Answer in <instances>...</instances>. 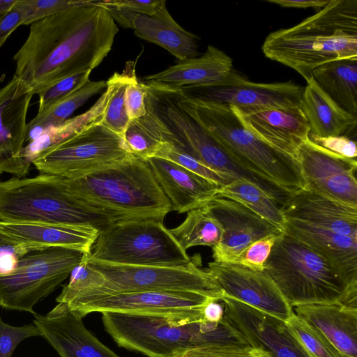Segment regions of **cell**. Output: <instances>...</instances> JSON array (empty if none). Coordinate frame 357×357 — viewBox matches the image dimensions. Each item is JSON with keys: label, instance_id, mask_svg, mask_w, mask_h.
Listing matches in <instances>:
<instances>
[{"label": "cell", "instance_id": "6da1fadb", "mask_svg": "<svg viewBox=\"0 0 357 357\" xmlns=\"http://www.w3.org/2000/svg\"><path fill=\"white\" fill-rule=\"evenodd\" d=\"M118 31L108 10L96 0L38 20L30 25L13 56L14 75L38 94L64 78L97 68Z\"/></svg>", "mask_w": 357, "mask_h": 357}, {"label": "cell", "instance_id": "7a4b0ae2", "mask_svg": "<svg viewBox=\"0 0 357 357\" xmlns=\"http://www.w3.org/2000/svg\"><path fill=\"white\" fill-rule=\"evenodd\" d=\"M61 179L75 201L114 223L142 219L163 221L172 211L147 160L132 154L83 176Z\"/></svg>", "mask_w": 357, "mask_h": 357}, {"label": "cell", "instance_id": "3957f363", "mask_svg": "<svg viewBox=\"0 0 357 357\" xmlns=\"http://www.w3.org/2000/svg\"><path fill=\"white\" fill-rule=\"evenodd\" d=\"M261 50L266 57L294 69L306 82L326 63L357 59V1L330 0L298 24L270 33Z\"/></svg>", "mask_w": 357, "mask_h": 357}, {"label": "cell", "instance_id": "277c9868", "mask_svg": "<svg viewBox=\"0 0 357 357\" xmlns=\"http://www.w3.org/2000/svg\"><path fill=\"white\" fill-rule=\"evenodd\" d=\"M172 90L178 105L220 142L244 169L291 194L305 188L297 159L250 131L233 107L192 99L179 89Z\"/></svg>", "mask_w": 357, "mask_h": 357}, {"label": "cell", "instance_id": "5b68a950", "mask_svg": "<svg viewBox=\"0 0 357 357\" xmlns=\"http://www.w3.org/2000/svg\"><path fill=\"white\" fill-rule=\"evenodd\" d=\"M105 331L121 347L147 357H175L186 350L220 344L250 346L224 317L183 322L163 317L102 312Z\"/></svg>", "mask_w": 357, "mask_h": 357}, {"label": "cell", "instance_id": "8992f818", "mask_svg": "<svg viewBox=\"0 0 357 357\" xmlns=\"http://www.w3.org/2000/svg\"><path fill=\"white\" fill-rule=\"evenodd\" d=\"M264 271L291 307L307 304L357 307V284L350 283L323 256L285 232L275 241Z\"/></svg>", "mask_w": 357, "mask_h": 357}, {"label": "cell", "instance_id": "52a82bcc", "mask_svg": "<svg viewBox=\"0 0 357 357\" xmlns=\"http://www.w3.org/2000/svg\"><path fill=\"white\" fill-rule=\"evenodd\" d=\"M0 222L89 226L99 231L114 223L75 201L60 176L44 174L0 181Z\"/></svg>", "mask_w": 357, "mask_h": 357}, {"label": "cell", "instance_id": "ba28073f", "mask_svg": "<svg viewBox=\"0 0 357 357\" xmlns=\"http://www.w3.org/2000/svg\"><path fill=\"white\" fill-rule=\"evenodd\" d=\"M87 258L127 266H184L192 261L163 221L112 223L99 231Z\"/></svg>", "mask_w": 357, "mask_h": 357}, {"label": "cell", "instance_id": "9c48e42d", "mask_svg": "<svg viewBox=\"0 0 357 357\" xmlns=\"http://www.w3.org/2000/svg\"><path fill=\"white\" fill-rule=\"evenodd\" d=\"M87 254L63 247H47L20 256L13 269L0 275V305L36 314L33 307L53 292Z\"/></svg>", "mask_w": 357, "mask_h": 357}, {"label": "cell", "instance_id": "30bf717a", "mask_svg": "<svg viewBox=\"0 0 357 357\" xmlns=\"http://www.w3.org/2000/svg\"><path fill=\"white\" fill-rule=\"evenodd\" d=\"M213 301L217 300L193 291H109L91 288L77 294L66 304L82 318L92 312H108L192 322L204 319V308Z\"/></svg>", "mask_w": 357, "mask_h": 357}, {"label": "cell", "instance_id": "8fae6325", "mask_svg": "<svg viewBox=\"0 0 357 357\" xmlns=\"http://www.w3.org/2000/svg\"><path fill=\"white\" fill-rule=\"evenodd\" d=\"M130 155L124 139L98 123L46 147L31 162L40 174L75 178Z\"/></svg>", "mask_w": 357, "mask_h": 357}, {"label": "cell", "instance_id": "7c38bea8", "mask_svg": "<svg viewBox=\"0 0 357 357\" xmlns=\"http://www.w3.org/2000/svg\"><path fill=\"white\" fill-rule=\"evenodd\" d=\"M88 264L105 278L98 288L109 291H193L217 301L222 293L207 271L192 261L184 266H127L89 259Z\"/></svg>", "mask_w": 357, "mask_h": 357}, {"label": "cell", "instance_id": "4fadbf2b", "mask_svg": "<svg viewBox=\"0 0 357 357\" xmlns=\"http://www.w3.org/2000/svg\"><path fill=\"white\" fill-rule=\"evenodd\" d=\"M303 89V86L292 81L251 82L234 70L222 80L179 89L190 98L234 107L241 114L299 106Z\"/></svg>", "mask_w": 357, "mask_h": 357}, {"label": "cell", "instance_id": "5bb4252c", "mask_svg": "<svg viewBox=\"0 0 357 357\" xmlns=\"http://www.w3.org/2000/svg\"><path fill=\"white\" fill-rule=\"evenodd\" d=\"M296 158L305 188L327 198L357 206L356 159L343 157L308 138Z\"/></svg>", "mask_w": 357, "mask_h": 357}, {"label": "cell", "instance_id": "9a60e30c", "mask_svg": "<svg viewBox=\"0 0 357 357\" xmlns=\"http://www.w3.org/2000/svg\"><path fill=\"white\" fill-rule=\"evenodd\" d=\"M206 270L223 297L245 303L285 322L294 314L265 271L251 269L238 264L215 261L208 263Z\"/></svg>", "mask_w": 357, "mask_h": 357}, {"label": "cell", "instance_id": "2e32d148", "mask_svg": "<svg viewBox=\"0 0 357 357\" xmlns=\"http://www.w3.org/2000/svg\"><path fill=\"white\" fill-rule=\"evenodd\" d=\"M220 301L225 317L250 347L271 357H310L287 322L229 297Z\"/></svg>", "mask_w": 357, "mask_h": 357}, {"label": "cell", "instance_id": "e0dca14e", "mask_svg": "<svg viewBox=\"0 0 357 357\" xmlns=\"http://www.w3.org/2000/svg\"><path fill=\"white\" fill-rule=\"evenodd\" d=\"M206 206L222 230L220 241L212 248L213 261L236 264L254 242L282 233L259 215L230 199L216 197Z\"/></svg>", "mask_w": 357, "mask_h": 357}, {"label": "cell", "instance_id": "ac0fdd59", "mask_svg": "<svg viewBox=\"0 0 357 357\" xmlns=\"http://www.w3.org/2000/svg\"><path fill=\"white\" fill-rule=\"evenodd\" d=\"M33 95L31 89L15 75L0 88V173L27 172L29 165L22 158V151Z\"/></svg>", "mask_w": 357, "mask_h": 357}, {"label": "cell", "instance_id": "d6986e66", "mask_svg": "<svg viewBox=\"0 0 357 357\" xmlns=\"http://www.w3.org/2000/svg\"><path fill=\"white\" fill-rule=\"evenodd\" d=\"M33 324L61 357H120L100 342L82 318L63 303L47 314H34Z\"/></svg>", "mask_w": 357, "mask_h": 357}, {"label": "cell", "instance_id": "ffe728a7", "mask_svg": "<svg viewBox=\"0 0 357 357\" xmlns=\"http://www.w3.org/2000/svg\"><path fill=\"white\" fill-rule=\"evenodd\" d=\"M282 211L284 219L301 220L357 239V206L327 198L305 188L289 197Z\"/></svg>", "mask_w": 357, "mask_h": 357}, {"label": "cell", "instance_id": "44dd1931", "mask_svg": "<svg viewBox=\"0 0 357 357\" xmlns=\"http://www.w3.org/2000/svg\"><path fill=\"white\" fill-rule=\"evenodd\" d=\"M172 211L179 213L206 206L217 197L219 185L166 159H146Z\"/></svg>", "mask_w": 357, "mask_h": 357}, {"label": "cell", "instance_id": "7402d4cb", "mask_svg": "<svg viewBox=\"0 0 357 357\" xmlns=\"http://www.w3.org/2000/svg\"><path fill=\"white\" fill-rule=\"evenodd\" d=\"M234 109L250 131L294 158L298 147L309 137L310 126L299 106L275 108L249 114H241Z\"/></svg>", "mask_w": 357, "mask_h": 357}, {"label": "cell", "instance_id": "603a6c76", "mask_svg": "<svg viewBox=\"0 0 357 357\" xmlns=\"http://www.w3.org/2000/svg\"><path fill=\"white\" fill-rule=\"evenodd\" d=\"M99 231L89 226L0 222V236L15 245L33 249L63 247L87 255Z\"/></svg>", "mask_w": 357, "mask_h": 357}, {"label": "cell", "instance_id": "cb8c5ba5", "mask_svg": "<svg viewBox=\"0 0 357 357\" xmlns=\"http://www.w3.org/2000/svg\"><path fill=\"white\" fill-rule=\"evenodd\" d=\"M232 70L231 58L210 45L202 56L178 61L160 73L144 77V80L150 86L179 89L222 80Z\"/></svg>", "mask_w": 357, "mask_h": 357}, {"label": "cell", "instance_id": "d4e9b609", "mask_svg": "<svg viewBox=\"0 0 357 357\" xmlns=\"http://www.w3.org/2000/svg\"><path fill=\"white\" fill-rule=\"evenodd\" d=\"M286 234L327 259L350 283L357 284V239L305 222L284 219Z\"/></svg>", "mask_w": 357, "mask_h": 357}, {"label": "cell", "instance_id": "484cf974", "mask_svg": "<svg viewBox=\"0 0 357 357\" xmlns=\"http://www.w3.org/2000/svg\"><path fill=\"white\" fill-rule=\"evenodd\" d=\"M296 315L320 332L346 357H357V307L339 304L295 306Z\"/></svg>", "mask_w": 357, "mask_h": 357}, {"label": "cell", "instance_id": "4316f807", "mask_svg": "<svg viewBox=\"0 0 357 357\" xmlns=\"http://www.w3.org/2000/svg\"><path fill=\"white\" fill-rule=\"evenodd\" d=\"M132 29L139 38L169 52L178 61L197 57L199 37L181 26L171 16L165 3L153 15L137 14Z\"/></svg>", "mask_w": 357, "mask_h": 357}, {"label": "cell", "instance_id": "83f0119b", "mask_svg": "<svg viewBox=\"0 0 357 357\" xmlns=\"http://www.w3.org/2000/svg\"><path fill=\"white\" fill-rule=\"evenodd\" d=\"M299 107L308 121L310 133L315 136L345 135L356 127V116L339 107L312 77L304 87Z\"/></svg>", "mask_w": 357, "mask_h": 357}, {"label": "cell", "instance_id": "f1b7e54d", "mask_svg": "<svg viewBox=\"0 0 357 357\" xmlns=\"http://www.w3.org/2000/svg\"><path fill=\"white\" fill-rule=\"evenodd\" d=\"M312 78L339 107L357 117V59L326 63L313 71Z\"/></svg>", "mask_w": 357, "mask_h": 357}, {"label": "cell", "instance_id": "f546056e", "mask_svg": "<svg viewBox=\"0 0 357 357\" xmlns=\"http://www.w3.org/2000/svg\"><path fill=\"white\" fill-rule=\"evenodd\" d=\"M106 86V81L95 82L88 79L47 109L37 113L27 124L26 140L29 138L31 142L49 128L64 123L76 109Z\"/></svg>", "mask_w": 357, "mask_h": 357}, {"label": "cell", "instance_id": "4dcf8cb0", "mask_svg": "<svg viewBox=\"0 0 357 357\" xmlns=\"http://www.w3.org/2000/svg\"><path fill=\"white\" fill-rule=\"evenodd\" d=\"M217 197L234 200L284 231L285 220L280 203L255 183L237 178L219 187Z\"/></svg>", "mask_w": 357, "mask_h": 357}, {"label": "cell", "instance_id": "1f68e13d", "mask_svg": "<svg viewBox=\"0 0 357 357\" xmlns=\"http://www.w3.org/2000/svg\"><path fill=\"white\" fill-rule=\"evenodd\" d=\"M169 231L185 251L197 245L212 249L219 243L222 234L220 223L206 206L188 211L183 222Z\"/></svg>", "mask_w": 357, "mask_h": 357}, {"label": "cell", "instance_id": "d6a6232c", "mask_svg": "<svg viewBox=\"0 0 357 357\" xmlns=\"http://www.w3.org/2000/svg\"><path fill=\"white\" fill-rule=\"evenodd\" d=\"M135 73V65L130 61L127 63L121 73H114L111 76L113 82V90L101 122L105 127L123 139L126 130L130 121L126 105V89Z\"/></svg>", "mask_w": 357, "mask_h": 357}, {"label": "cell", "instance_id": "836d02e7", "mask_svg": "<svg viewBox=\"0 0 357 357\" xmlns=\"http://www.w3.org/2000/svg\"><path fill=\"white\" fill-rule=\"evenodd\" d=\"M124 140L132 155L145 160L154 156L159 144L163 141L159 130L147 114L130 120Z\"/></svg>", "mask_w": 357, "mask_h": 357}, {"label": "cell", "instance_id": "e575fe53", "mask_svg": "<svg viewBox=\"0 0 357 357\" xmlns=\"http://www.w3.org/2000/svg\"><path fill=\"white\" fill-rule=\"evenodd\" d=\"M153 157L172 161L220 187L235 180L211 169L183 148L167 141L159 144Z\"/></svg>", "mask_w": 357, "mask_h": 357}, {"label": "cell", "instance_id": "d590c367", "mask_svg": "<svg viewBox=\"0 0 357 357\" xmlns=\"http://www.w3.org/2000/svg\"><path fill=\"white\" fill-rule=\"evenodd\" d=\"M287 324L310 357H346L320 332L295 313Z\"/></svg>", "mask_w": 357, "mask_h": 357}, {"label": "cell", "instance_id": "8d00e7d4", "mask_svg": "<svg viewBox=\"0 0 357 357\" xmlns=\"http://www.w3.org/2000/svg\"><path fill=\"white\" fill-rule=\"evenodd\" d=\"M94 0H17L22 10L23 25L31 24L64 10L93 4Z\"/></svg>", "mask_w": 357, "mask_h": 357}, {"label": "cell", "instance_id": "74e56055", "mask_svg": "<svg viewBox=\"0 0 357 357\" xmlns=\"http://www.w3.org/2000/svg\"><path fill=\"white\" fill-rule=\"evenodd\" d=\"M69 282L63 286L56 301L67 303L77 294L86 289L100 287L105 282L104 276L91 267L86 259L76 266L70 274Z\"/></svg>", "mask_w": 357, "mask_h": 357}, {"label": "cell", "instance_id": "f35d334b", "mask_svg": "<svg viewBox=\"0 0 357 357\" xmlns=\"http://www.w3.org/2000/svg\"><path fill=\"white\" fill-rule=\"evenodd\" d=\"M175 357H271L259 348L236 344L212 345L190 349Z\"/></svg>", "mask_w": 357, "mask_h": 357}, {"label": "cell", "instance_id": "ab89813d", "mask_svg": "<svg viewBox=\"0 0 357 357\" xmlns=\"http://www.w3.org/2000/svg\"><path fill=\"white\" fill-rule=\"evenodd\" d=\"M91 71L79 73L63 79L47 90L38 93V113H41L89 79Z\"/></svg>", "mask_w": 357, "mask_h": 357}, {"label": "cell", "instance_id": "60d3db41", "mask_svg": "<svg viewBox=\"0 0 357 357\" xmlns=\"http://www.w3.org/2000/svg\"><path fill=\"white\" fill-rule=\"evenodd\" d=\"M280 234L268 236L254 242L245 249L236 264L254 270L264 271L266 263Z\"/></svg>", "mask_w": 357, "mask_h": 357}, {"label": "cell", "instance_id": "b9f144b4", "mask_svg": "<svg viewBox=\"0 0 357 357\" xmlns=\"http://www.w3.org/2000/svg\"><path fill=\"white\" fill-rule=\"evenodd\" d=\"M35 336L41 334L34 324L13 326L3 322L0 317V357H11L22 340Z\"/></svg>", "mask_w": 357, "mask_h": 357}, {"label": "cell", "instance_id": "7bdbcfd3", "mask_svg": "<svg viewBox=\"0 0 357 357\" xmlns=\"http://www.w3.org/2000/svg\"><path fill=\"white\" fill-rule=\"evenodd\" d=\"M146 85L139 82L135 73L132 75L126 89V105L130 120L142 118L146 114L145 98Z\"/></svg>", "mask_w": 357, "mask_h": 357}, {"label": "cell", "instance_id": "ee69618b", "mask_svg": "<svg viewBox=\"0 0 357 357\" xmlns=\"http://www.w3.org/2000/svg\"><path fill=\"white\" fill-rule=\"evenodd\" d=\"M309 138L315 144L345 158L356 159V140L347 135L320 137L309 134Z\"/></svg>", "mask_w": 357, "mask_h": 357}, {"label": "cell", "instance_id": "f6af8a7d", "mask_svg": "<svg viewBox=\"0 0 357 357\" xmlns=\"http://www.w3.org/2000/svg\"><path fill=\"white\" fill-rule=\"evenodd\" d=\"M165 1L155 0H102L96 1L98 6H110L126 9L132 13L153 15L165 3Z\"/></svg>", "mask_w": 357, "mask_h": 357}, {"label": "cell", "instance_id": "bcb514c9", "mask_svg": "<svg viewBox=\"0 0 357 357\" xmlns=\"http://www.w3.org/2000/svg\"><path fill=\"white\" fill-rule=\"evenodd\" d=\"M33 250L36 249L20 245L0 246V275L10 272L20 256Z\"/></svg>", "mask_w": 357, "mask_h": 357}, {"label": "cell", "instance_id": "7dc6e473", "mask_svg": "<svg viewBox=\"0 0 357 357\" xmlns=\"http://www.w3.org/2000/svg\"><path fill=\"white\" fill-rule=\"evenodd\" d=\"M21 25H23V15L22 10L15 3L0 20V47Z\"/></svg>", "mask_w": 357, "mask_h": 357}, {"label": "cell", "instance_id": "c3c4849f", "mask_svg": "<svg viewBox=\"0 0 357 357\" xmlns=\"http://www.w3.org/2000/svg\"><path fill=\"white\" fill-rule=\"evenodd\" d=\"M266 1L284 8H323L330 2V0H267Z\"/></svg>", "mask_w": 357, "mask_h": 357}, {"label": "cell", "instance_id": "681fc988", "mask_svg": "<svg viewBox=\"0 0 357 357\" xmlns=\"http://www.w3.org/2000/svg\"><path fill=\"white\" fill-rule=\"evenodd\" d=\"M204 319L209 322H219L225 317L224 305L220 301H213L204 308Z\"/></svg>", "mask_w": 357, "mask_h": 357}, {"label": "cell", "instance_id": "f907efd6", "mask_svg": "<svg viewBox=\"0 0 357 357\" xmlns=\"http://www.w3.org/2000/svg\"><path fill=\"white\" fill-rule=\"evenodd\" d=\"M16 1L17 0H0V20L13 8Z\"/></svg>", "mask_w": 357, "mask_h": 357}, {"label": "cell", "instance_id": "816d5d0a", "mask_svg": "<svg viewBox=\"0 0 357 357\" xmlns=\"http://www.w3.org/2000/svg\"><path fill=\"white\" fill-rule=\"evenodd\" d=\"M5 245H15V244L12 243L7 239H5L2 236H0V246Z\"/></svg>", "mask_w": 357, "mask_h": 357}]
</instances>
